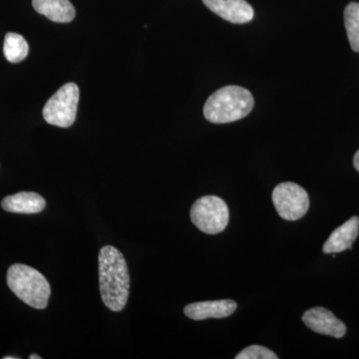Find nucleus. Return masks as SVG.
<instances>
[{
  "label": "nucleus",
  "mask_w": 359,
  "mask_h": 359,
  "mask_svg": "<svg viewBox=\"0 0 359 359\" xmlns=\"http://www.w3.org/2000/svg\"><path fill=\"white\" fill-rule=\"evenodd\" d=\"M29 46L18 33L9 32L4 39V53L9 62L18 63L27 57Z\"/></svg>",
  "instance_id": "obj_13"
},
{
  "label": "nucleus",
  "mask_w": 359,
  "mask_h": 359,
  "mask_svg": "<svg viewBox=\"0 0 359 359\" xmlns=\"http://www.w3.org/2000/svg\"><path fill=\"white\" fill-rule=\"evenodd\" d=\"M353 164L355 169L359 172V150L358 153H356L355 156H354Z\"/></svg>",
  "instance_id": "obj_16"
},
{
  "label": "nucleus",
  "mask_w": 359,
  "mask_h": 359,
  "mask_svg": "<svg viewBox=\"0 0 359 359\" xmlns=\"http://www.w3.org/2000/svg\"><path fill=\"white\" fill-rule=\"evenodd\" d=\"M35 11L54 22L67 23L74 20L75 8L69 0H32Z\"/></svg>",
  "instance_id": "obj_12"
},
{
  "label": "nucleus",
  "mask_w": 359,
  "mask_h": 359,
  "mask_svg": "<svg viewBox=\"0 0 359 359\" xmlns=\"http://www.w3.org/2000/svg\"><path fill=\"white\" fill-rule=\"evenodd\" d=\"M344 25L351 48L359 52V4L351 2L344 11Z\"/></svg>",
  "instance_id": "obj_14"
},
{
  "label": "nucleus",
  "mask_w": 359,
  "mask_h": 359,
  "mask_svg": "<svg viewBox=\"0 0 359 359\" xmlns=\"http://www.w3.org/2000/svg\"><path fill=\"white\" fill-rule=\"evenodd\" d=\"M203 2L210 11L229 22L244 25L254 18V9L245 0H203Z\"/></svg>",
  "instance_id": "obj_8"
},
{
  "label": "nucleus",
  "mask_w": 359,
  "mask_h": 359,
  "mask_svg": "<svg viewBox=\"0 0 359 359\" xmlns=\"http://www.w3.org/2000/svg\"><path fill=\"white\" fill-rule=\"evenodd\" d=\"M302 321L316 334L330 335L335 339H341L346 334V325L325 308L309 309L302 316Z\"/></svg>",
  "instance_id": "obj_7"
},
{
  "label": "nucleus",
  "mask_w": 359,
  "mask_h": 359,
  "mask_svg": "<svg viewBox=\"0 0 359 359\" xmlns=\"http://www.w3.org/2000/svg\"><path fill=\"white\" fill-rule=\"evenodd\" d=\"M29 359H41L39 355H37V354H32V355L29 356Z\"/></svg>",
  "instance_id": "obj_17"
},
{
  "label": "nucleus",
  "mask_w": 359,
  "mask_h": 359,
  "mask_svg": "<svg viewBox=\"0 0 359 359\" xmlns=\"http://www.w3.org/2000/svg\"><path fill=\"white\" fill-rule=\"evenodd\" d=\"M2 208L6 212L16 214H37L43 211L46 202L39 194L20 192L7 196L2 200Z\"/></svg>",
  "instance_id": "obj_11"
},
{
  "label": "nucleus",
  "mask_w": 359,
  "mask_h": 359,
  "mask_svg": "<svg viewBox=\"0 0 359 359\" xmlns=\"http://www.w3.org/2000/svg\"><path fill=\"white\" fill-rule=\"evenodd\" d=\"M359 233V218L353 217L346 223L332 231L323 250L325 254H337L353 249V244Z\"/></svg>",
  "instance_id": "obj_10"
},
{
  "label": "nucleus",
  "mask_w": 359,
  "mask_h": 359,
  "mask_svg": "<svg viewBox=\"0 0 359 359\" xmlns=\"http://www.w3.org/2000/svg\"><path fill=\"white\" fill-rule=\"evenodd\" d=\"M99 285L104 304L121 311L129 297L130 276L125 257L119 250L105 245L99 252Z\"/></svg>",
  "instance_id": "obj_1"
},
{
  "label": "nucleus",
  "mask_w": 359,
  "mask_h": 359,
  "mask_svg": "<svg viewBox=\"0 0 359 359\" xmlns=\"http://www.w3.org/2000/svg\"><path fill=\"white\" fill-rule=\"evenodd\" d=\"M18 358H15V356H6L4 359H18Z\"/></svg>",
  "instance_id": "obj_18"
},
{
  "label": "nucleus",
  "mask_w": 359,
  "mask_h": 359,
  "mask_svg": "<svg viewBox=\"0 0 359 359\" xmlns=\"http://www.w3.org/2000/svg\"><path fill=\"white\" fill-rule=\"evenodd\" d=\"M79 88L75 83H67L45 104L42 114L45 121L54 126L68 128L76 119Z\"/></svg>",
  "instance_id": "obj_5"
},
{
  "label": "nucleus",
  "mask_w": 359,
  "mask_h": 359,
  "mask_svg": "<svg viewBox=\"0 0 359 359\" xmlns=\"http://www.w3.org/2000/svg\"><path fill=\"white\" fill-rule=\"evenodd\" d=\"M237 308V302L233 299H221L188 304L184 313L191 320H204L208 318H228L235 313Z\"/></svg>",
  "instance_id": "obj_9"
},
{
  "label": "nucleus",
  "mask_w": 359,
  "mask_h": 359,
  "mask_svg": "<svg viewBox=\"0 0 359 359\" xmlns=\"http://www.w3.org/2000/svg\"><path fill=\"white\" fill-rule=\"evenodd\" d=\"M7 285L18 299L33 309L48 306L50 285L36 269L25 264H13L7 271Z\"/></svg>",
  "instance_id": "obj_3"
},
{
  "label": "nucleus",
  "mask_w": 359,
  "mask_h": 359,
  "mask_svg": "<svg viewBox=\"0 0 359 359\" xmlns=\"http://www.w3.org/2000/svg\"><path fill=\"white\" fill-rule=\"evenodd\" d=\"M192 223L203 233L217 235L226 228L230 219L228 205L217 196H205L194 203L190 212Z\"/></svg>",
  "instance_id": "obj_4"
},
{
  "label": "nucleus",
  "mask_w": 359,
  "mask_h": 359,
  "mask_svg": "<svg viewBox=\"0 0 359 359\" xmlns=\"http://www.w3.org/2000/svg\"><path fill=\"white\" fill-rule=\"evenodd\" d=\"M271 198L278 216L283 219L297 221L309 211L308 193L301 186L292 182L276 186Z\"/></svg>",
  "instance_id": "obj_6"
},
{
  "label": "nucleus",
  "mask_w": 359,
  "mask_h": 359,
  "mask_svg": "<svg viewBox=\"0 0 359 359\" xmlns=\"http://www.w3.org/2000/svg\"><path fill=\"white\" fill-rule=\"evenodd\" d=\"M275 353L266 347L261 346H250L241 351L236 359H278Z\"/></svg>",
  "instance_id": "obj_15"
},
{
  "label": "nucleus",
  "mask_w": 359,
  "mask_h": 359,
  "mask_svg": "<svg viewBox=\"0 0 359 359\" xmlns=\"http://www.w3.org/2000/svg\"><path fill=\"white\" fill-rule=\"evenodd\" d=\"M254 97L249 90L240 86H226L208 98L204 116L215 124L238 121L250 114L254 108Z\"/></svg>",
  "instance_id": "obj_2"
}]
</instances>
